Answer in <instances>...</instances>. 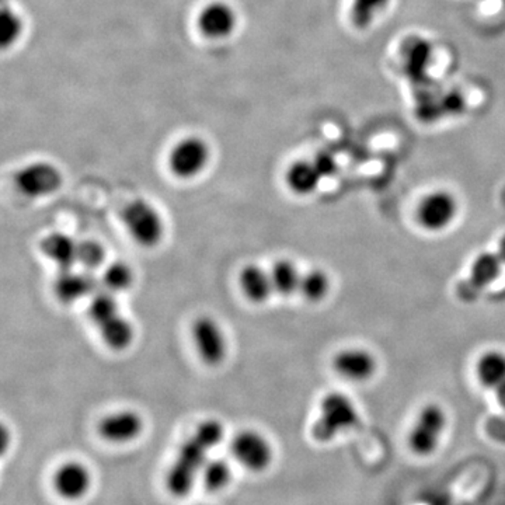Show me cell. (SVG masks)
I'll use <instances>...</instances> for the list:
<instances>
[{"label": "cell", "instance_id": "1", "mask_svg": "<svg viewBox=\"0 0 505 505\" xmlns=\"http://www.w3.org/2000/svg\"><path fill=\"white\" fill-rule=\"evenodd\" d=\"M224 438V425L218 420H207L198 425L194 434L185 441L177 458L168 469L166 487L175 497H185L201 476L208 454Z\"/></svg>", "mask_w": 505, "mask_h": 505}, {"label": "cell", "instance_id": "2", "mask_svg": "<svg viewBox=\"0 0 505 505\" xmlns=\"http://www.w3.org/2000/svg\"><path fill=\"white\" fill-rule=\"evenodd\" d=\"M360 424V413L351 398L341 392L324 396L321 403V415L312 427L313 440L330 442L344 431Z\"/></svg>", "mask_w": 505, "mask_h": 505}, {"label": "cell", "instance_id": "3", "mask_svg": "<svg viewBox=\"0 0 505 505\" xmlns=\"http://www.w3.org/2000/svg\"><path fill=\"white\" fill-rule=\"evenodd\" d=\"M124 227L136 244L152 249L162 242L165 224L156 208L143 200L126 205L123 212Z\"/></svg>", "mask_w": 505, "mask_h": 505}, {"label": "cell", "instance_id": "4", "mask_svg": "<svg viewBox=\"0 0 505 505\" xmlns=\"http://www.w3.org/2000/svg\"><path fill=\"white\" fill-rule=\"evenodd\" d=\"M448 417L444 408L430 403L421 408L417 420L408 434L410 449L418 457H430L440 447L447 428Z\"/></svg>", "mask_w": 505, "mask_h": 505}, {"label": "cell", "instance_id": "5", "mask_svg": "<svg viewBox=\"0 0 505 505\" xmlns=\"http://www.w3.org/2000/svg\"><path fill=\"white\" fill-rule=\"evenodd\" d=\"M210 159L208 143L200 136H187L178 141L168 153V168L175 177L188 180L201 175Z\"/></svg>", "mask_w": 505, "mask_h": 505}, {"label": "cell", "instance_id": "6", "mask_svg": "<svg viewBox=\"0 0 505 505\" xmlns=\"http://www.w3.org/2000/svg\"><path fill=\"white\" fill-rule=\"evenodd\" d=\"M458 200L447 190H434L421 198L415 218L418 225L427 232H442L457 219Z\"/></svg>", "mask_w": 505, "mask_h": 505}, {"label": "cell", "instance_id": "7", "mask_svg": "<svg viewBox=\"0 0 505 505\" xmlns=\"http://www.w3.org/2000/svg\"><path fill=\"white\" fill-rule=\"evenodd\" d=\"M62 182L61 170L48 162L30 163L14 175L17 190L30 198L54 194L61 188Z\"/></svg>", "mask_w": 505, "mask_h": 505}, {"label": "cell", "instance_id": "8", "mask_svg": "<svg viewBox=\"0 0 505 505\" xmlns=\"http://www.w3.org/2000/svg\"><path fill=\"white\" fill-rule=\"evenodd\" d=\"M193 343L202 363L218 366L227 354V337L219 323L210 316L195 319L192 329Z\"/></svg>", "mask_w": 505, "mask_h": 505}, {"label": "cell", "instance_id": "9", "mask_svg": "<svg viewBox=\"0 0 505 505\" xmlns=\"http://www.w3.org/2000/svg\"><path fill=\"white\" fill-rule=\"evenodd\" d=\"M230 454L242 466L252 472H262L272 462V448L269 441L252 430L235 435L230 442Z\"/></svg>", "mask_w": 505, "mask_h": 505}, {"label": "cell", "instance_id": "10", "mask_svg": "<svg viewBox=\"0 0 505 505\" xmlns=\"http://www.w3.org/2000/svg\"><path fill=\"white\" fill-rule=\"evenodd\" d=\"M195 24L204 39L212 41L229 39L237 29L236 10L224 0H214L200 10Z\"/></svg>", "mask_w": 505, "mask_h": 505}, {"label": "cell", "instance_id": "11", "mask_svg": "<svg viewBox=\"0 0 505 505\" xmlns=\"http://www.w3.org/2000/svg\"><path fill=\"white\" fill-rule=\"evenodd\" d=\"M52 291L64 304H72L86 296H93L98 291V281L90 271L62 270L56 276Z\"/></svg>", "mask_w": 505, "mask_h": 505}, {"label": "cell", "instance_id": "12", "mask_svg": "<svg viewBox=\"0 0 505 505\" xmlns=\"http://www.w3.org/2000/svg\"><path fill=\"white\" fill-rule=\"evenodd\" d=\"M143 420L138 413L131 410L111 413L101 418L98 432L104 441L113 444H126L142 434Z\"/></svg>", "mask_w": 505, "mask_h": 505}, {"label": "cell", "instance_id": "13", "mask_svg": "<svg viewBox=\"0 0 505 505\" xmlns=\"http://www.w3.org/2000/svg\"><path fill=\"white\" fill-rule=\"evenodd\" d=\"M378 363L372 353L364 348H346L333 358V370L341 378L353 382H365L375 375Z\"/></svg>", "mask_w": 505, "mask_h": 505}, {"label": "cell", "instance_id": "14", "mask_svg": "<svg viewBox=\"0 0 505 505\" xmlns=\"http://www.w3.org/2000/svg\"><path fill=\"white\" fill-rule=\"evenodd\" d=\"M52 484L59 497L69 501H76L83 499L90 489V472L83 463L66 462L56 470Z\"/></svg>", "mask_w": 505, "mask_h": 505}, {"label": "cell", "instance_id": "15", "mask_svg": "<svg viewBox=\"0 0 505 505\" xmlns=\"http://www.w3.org/2000/svg\"><path fill=\"white\" fill-rule=\"evenodd\" d=\"M79 242L65 234L47 235L39 244V250L47 259L56 262L59 271L72 270L78 264Z\"/></svg>", "mask_w": 505, "mask_h": 505}, {"label": "cell", "instance_id": "16", "mask_svg": "<svg viewBox=\"0 0 505 505\" xmlns=\"http://www.w3.org/2000/svg\"><path fill=\"white\" fill-rule=\"evenodd\" d=\"M431 59H432V48L431 44L424 39L415 37L408 39L403 47L402 61L403 69L412 81H427L428 68H430Z\"/></svg>", "mask_w": 505, "mask_h": 505}, {"label": "cell", "instance_id": "17", "mask_svg": "<svg viewBox=\"0 0 505 505\" xmlns=\"http://www.w3.org/2000/svg\"><path fill=\"white\" fill-rule=\"evenodd\" d=\"M239 286L244 296L252 304L266 302L274 292L270 271L257 264L244 267L239 274Z\"/></svg>", "mask_w": 505, "mask_h": 505}, {"label": "cell", "instance_id": "18", "mask_svg": "<svg viewBox=\"0 0 505 505\" xmlns=\"http://www.w3.org/2000/svg\"><path fill=\"white\" fill-rule=\"evenodd\" d=\"M321 173L309 160L292 163L286 173V183L291 193L296 195H309L316 192L321 182Z\"/></svg>", "mask_w": 505, "mask_h": 505}, {"label": "cell", "instance_id": "19", "mask_svg": "<svg viewBox=\"0 0 505 505\" xmlns=\"http://www.w3.org/2000/svg\"><path fill=\"white\" fill-rule=\"evenodd\" d=\"M504 262L500 259L497 252H482L475 259L470 267V276L467 278L470 286L476 291L487 288L492 282L499 278L501 274V267Z\"/></svg>", "mask_w": 505, "mask_h": 505}, {"label": "cell", "instance_id": "20", "mask_svg": "<svg viewBox=\"0 0 505 505\" xmlns=\"http://www.w3.org/2000/svg\"><path fill=\"white\" fill-rule=\"evenodd\" d=\"M479 382L487 389H500L505 386V353L499 350L487 351L476 364Z\"/></svg>", "mask_w": 505, "mask_h": 505}, {"label": "cell", "instance_id": "21", "mask_svg": "<svg viewBox=\"0 0 505 505\" xmlns=\"http://www.w3.org/2000/svg\"><path fill=\"white\" fill-rule=\"evenodd\" d=\"M101 340L113 351H124L133 344L135 338V330L128 319L123 314H117L116 318L104 323L98 328Z\"/></svg>", "mask_w": 505, "mask_h": 505}, {"label": "cell", "instance_id": "22", "mask_svg": "<svg viewBox=\"0 0 505 505\" xmlns=\"http://www.w3.org/2000/svg\"><path fill=\"white\" fill-rule=\"evenodd\" d=\"M274 292L281 296H291L299 292L302 274L291 260H278L270 270Z\"/></svg>", "mask_w": 505, "mask_h": 505}, {"label": "cell", "instance_id": "23", "mask_svg": "<svg viewBox=\"0 0 505 505\" xmlns=\"http://www.w3.org/2000/svg\"><path fill=\"white\" fill-rule=\"evenodd\" d=\"M114 295L116 294L107 289H103V291L98 289L91 296L90 304H89V318L96 328H100L104 323H107L108 321L120 314L117 299Z\"/></svg>", "mask_w": 505, "mask_h": 505}, {"label": "cell", "instance_id": "24", "mask_svg": "<svg viewBox=\"0 0 505 505\" xmlns=\"http://www.w3.org/2000/svg\"><path fill=\"white\" fill-rule=\"evenodd\" d=\"M392 0H353L350 17L358 30L370 29L379 14H382Z\"/></svg>", "mask_w": 505, "mask_h": 505}, {"label": "cell", "instance_id": "25", "mask_svg": "<svg viewBox=\"0 0 505 505\" xmlns=\"http://www.w3.org/2000/svg\"><path fill=\"white\" fill-rule=\"evenodd\" d=\"M330 287V277L328 276V272L313 269L302 274L299 292L309 302H321L328 296Z\"/></svg>", "mask_w": 505, "mask_h": 505}, {"label": "cell", "instance_id": "26", "mask_svg": "<svg viewBox=\"0 0 505 505\" xmlns=\"http://www.w3.org/2000/svg\"><path fill=\"white\" fill-rule=\"evenodd\" d=\"M135 276H133V269L126 262L114 261L106 267L101 276L104 289L113 292V294H120L126 291L133 286Z\"/></svg>", "mask_w": 505, "mask_h": 505}, {"label": "cell", "instance_id": "27", "mask_svg": "<svg viewBox=\"0 0 505 505\" xmlns=\"http://www.w3.org/2000/svg\"><path fill=\"white\" fill-rule=\"evenodd\" d=\"M202 483L210 492L224 490L232 479V469L224 459H208L201 472Z\"/></svg>", "mask_w": 505, "mask_h": 505}, {"label": "cell", "instance_id": "28", "mask_svg": "<svg viewBox=\"0 0 505 505\" xmlns=\"http://www.w3.org/2000/svg\"><path fill=\"white\" fill-rule=\"evenodd\" d=\"M106 261V249L96 240H81L78 247V264L84 271L100 269Z\"/></svg>", "mask_w": 505, "mask_h": 505}, {"label": "cell", "instance_id": "29", "mask_svg": "<svg viewBox=\"0 0 505 505\" xmlns=\"http://www.w3.org/2000/svg\"><path fill=\"white\" fill-rule=\"evenodd\" d=\"M23 30V23L20 20L19 14L13 9L2 10V26H0V34H2V47L13 46L14 42L20 39Z\"/></svg>", "mask_w": 505, "mask_h": 505}, {"label": "cell", "instance_id": "30", "mask_svg": "<svg viewBox=\"0 0 505 505\" xmlns=\"http://www.w3.org/2000/svg\"><path fill=\"white\" fill-rule=\"evenodd\" d=\"M312 162L318 168L321 177H331L337 172L336 159L329 152L318 153V155L314 156V159Z\"/></svg>", "mask_w": 505, "mask_h": 505}, {"label": "cell", "instance_id": "31", "mask_svg": "<svg viewBox=\"0 0 505 505\" xmlns=\"http://www.w3.org/2000/svg\"><path fill=\"white\" fill-rule=\"evenodd\" d=\"M497 254H499L500 259H501L502 262L505 264V235L501 237V240H500L499 252H497Z\"/></svg>", "mask_w": 505, "mask_h": 505}]
</instances>
